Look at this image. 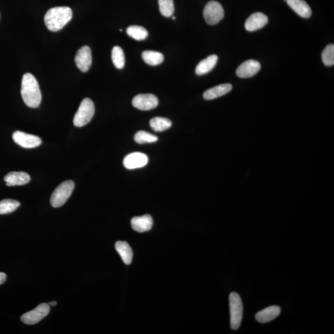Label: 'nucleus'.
Wrapping results in <instances>:
<instances>
[{
  "label": "nucleus",
  "mask_w": 334,
  "mask_h": 334,
  "mask_svg": "<svg viewBox=\"0 0 334 334\" xmlns=\"http://www.w3.org/2000/svg\"><path fill=\"white\" fill-rule=\"evenodd\" d=\"M21 96L24 103L30 108H37L42 101V94L37 80L30 73L25 74L22 79Z\"/></svg>",
  "instance_id": "1"
},
{
  "label": "nucleus",
  "mask_w": 334,
  "mask_h": 334,
  "mask_svg": "<svg viewBox=\"0 0 334 334\" xmlns=\"http://www.w3.org/2000/svg\"><path fill=\"white\" fill-rule=\"evenodd\" d=\"M73 12L70 8H52L45 14L44 21L46 27L52 32H57L64 27L72 19Z\"/></svg>",
  "instance_id": "2"
},
{
  "label": "nucleus",
  "mask_w": 334,
  "mask_h": 334,
  "mask_svg": "<svg viewBox=\"0 0 334 334\" xmlns=\"http://www.w3.org/2000/svg\"><path fill=\"white\" fill-rule=\"evenodd\" d=\"M95 113V107L93 102L89 98H85L81 102L78 111L74 115L73 123L77 127H82L89 123L92 119Z\"/></svg>",
  "instance_id": "3"
},
{
  "label": "nucleus",
  "mask_w": 334,
  "mask_h": 334,
  "mask_svg": "<svg viewBox=\"0 0 334 334\" xmlns=\"http://www.w3.org/2000/svg\"><path fill=\"white\" fill-rule=\"evenodd\" d=\"M230 303V325L233 330L238 329L243 319V303L241 298L236 292H231L229 296Z\"/></svg>",
  "instance_id": "4"
},
{
  "label": "nucleus",
  "mask_w": 334,
  "mask_h": 334,
  "mask_svg": "<svg viewBox=\"0 0 334 334\" xmlns=\"http://www.w3.org/2000/svg\"><path fill=\"white\" fill-rule=\"evenodd\" d=\"M74 188V183L73 181H65L61 183L52 193L51 198L52 206L55 208L62 206L71 197Z\"/></svg>",
  "instance_id": "5"
},
{
  "label": "nucleus",
  "mask_w": 334,
  "mask_h": 334,
  "mask_svg": "<svg viewBox=\"0 0 334 334\" xmlns=\"http://www.w3.org/2000/svg\"><path fill=\"white\" fill-rule=\"evenodd\" d=\"M203 16L208 24H217L224 17V10L219 2H209L204 8Z\"/></svg>",
  "instance_id": "6"
},
{
  "label": "nucleus",
  "mask_w": 334,
  "mask_h": 334,
  "mask_svg": "<svg viewBox=\"0 0 334 334\" xmlns=\"http://www.w3.org/2000/svg\"><path fill=\"white\" fill-rule=\"evenodd\" d=\"M51 310L50 306L46 303H42L34 310L27 312L21 317V321L24 324L32 325L37 324L48 315Z\"/></svg>",
  "instance_id": "7"
},
{
  "label": "nucleus",
  "mask_w": 334,
  "mask_h": 334,
  "mask_svg": "<svg viewBox=\"0 0 334 334\" xmlns=\"http://www.w3.org/2000/svg\"><path fill=\"white\" fill-rule=\"evenodd\" d=\"M13 139L21 147L26 149L37 148L42 144V140L39 137L19 131L14 132Z\"/></svg>",
  "instance_id": "8"
},
{
  "label": "nucleus",
  "mask_w": 334,
  "mask_h": 334,
  "mask_svg": "<svg viewBox=\"0 0 334 334\" xmlns=\"http://www.w3.org/2000/svg\"><path fill=\"white\" fill-rule=\"evenodd\" d=\"M132 106L140 110H150L155 109L159 105V100L152 93L139 94L135 96L132 101Z\"/></svg>",
  "instance_id": "9"
},
{
  "label": "nucleus",
  "mask_w": 334,
  "mask_h": 334,
  "mask_svg": "<svg viewBox=\"0 0 334 334\" xmlns=\"http://www.w3.org/2000/svg\"><path fill=\"white\" fill-rule=\"evenodd\" d=\"M261 64L257 61L249 60L240 65L237 68L236 75L241 78H249L258 73L261 70Z\"/></svg>",
  "instance_id": "10"
},
{
  "label": "nucleus",
  "mask_w": 334,
  "mask_h": 334,
  "mask_svg": "<svg viewBox=\"0 0 334 334\" xmlns=\"http://www.w3.org/2000/svg\"><path fill=\"white\" fill-rule=\"evenodd\" d=\"M92 53L88 46H82L77 52L75 57V63L80 70L87 72L92 65Z\"/></svg>",
  "instance_id": "11"
},
{
  "label": "nucleus",
  "mask_w": 334,
  "mask_h": 334,
  "mask_svg": "<svg viewBox=\"0 0 334 334\" xmlns=\"http://www.w3.org/2000/svg\"><path fill=\"white\" fill-rule=\"evenodd\" d=\"M148 157L141 153L128 154L123 160V165L127 169L132 170L142 168L148 164Z\"/></svg>",
  "instance_id": "12"
},
{
  "label": "nucleus",
  "mask_w": 334,
  "mask_h": 334,
  "mask_svg": "<svg viewBox=\"0 0 334 334\" xmlns=\"http://www.w3.org/2000/svg\"><path fill=\"white\" fill-rule=\"evenodd\" d=\"M268 23V18L262 13H255L247 19L245 23V28L250 32L256 31L263 28Z\"/></svg>",
  "instance_id": "13"
},
{
  "label": "nucleus",
  "mask_w": 334,
  "mask_h": 334,
  "mask_svg": "<svg viewBox=\"0 0 334 334\" xmlns=\"http://www.w3.org/2000/svg\"><path fill=\"white\" fill-rule=\"evenodd\" d=\"M7 186H21L29 183L30 177L28 173L24 172H12L5 176Z\"/></svg>",
  "instance_id": "14"
},
{
  "label": "nucleus",
  "mask_w": 334,
  "mask_h": 334,
  "mask_svg": "<svg viewBox=\"0 0 334 334\" xmlns=\"http://www.w3.org/2000/svg\"><path fill=\"white\" fill-rule=\"evenodd\" d=\"M153 225V218L150 215L135 217L131 220V226L134 230L143 233L150 231Z\"/></svg>",
  "instance_id": "15"
},
{
  "label": "nucleus",
  "mask_w": 334,
  "mask_h": 334,
  "mask_svg": "<svg viewBox=\"0 0 334 334\" xmlns=\"http://www.w3.org/2000/svg\"><path fill=\"white\" fill-rule=\"evenodd\" d=\"M281 309L278 306H271L259 311L256 314L257 321L260 323H267L272 321L280 315Z\"/></svg>",
  "instance_id": "16"
},
{
  "label": "nucleus",
  "mask_w": 334,
  "mask_h": 334,
  "mask_svg": "<svg viewBox=\"0 0 334 334\" xmlns=\"http://www.w3.org/2000/svg\"><path fill=\"white\" fill-rule=\"evenodd\" d=\"M287 4L301 17L309 18L312 12L310 6L304 0H286Z\"/></svg>",
  "instance_id": "17"
},
{
  "label": "nucleus",
  "mask_w": 334,
  "mask_h": 334,
  "mask_svg": "<svg viewBox=\"0 0 334 334\" xmlns=\"http://www.w3.org/2000/svg\"><path fill=\"white\" fill-rule=\"evenodd\" d=\"M231 89H232V85L231 84H220L206 90L204 93L203 97L206 100H213L227 94Z\"/></svg>",
  "instance_id": "18"
},
{
  "label": "nucleus",
  "mask_w": 334,
  "mask_h": 334,
  "mask_svg": "<svg viewBox=\"0 0 334 334\" xmlns=\"http://www.w3.org/2000/svg\"><path fill=\"white\" fill-rule=\"evenodd\" d=\"M218 61V57L215 55H212L207 57L199 63L196 68V73L199 76L204 75L209 73L213 70L216 65Z\"/></svg>",
  "instance_id": "19"
},
{
  "label": "nucleus",
  "mask_w": 334,
  "mask_h": 334,
  "mask_svg": "<svg viewBox=\"0 0 334 334\" xmlns=\"http://www.w3.org/2000/svg\"><path fill=\"white\" fill-rule=\"evenodd\" d=\"M115 249L122 259L124 263L129 265L131 263L133 253L128 244L125 242L118 241L115 244Z\"/></svg>",
  "instance_id": "20"
},
{
  "label": "nucleus",
  "mask_w": 334,
  "mask_h": 334,
  "mask_svg": "<svg viewBox=\"0 0 334 334\" xmlns=\"http://www.w3.org/2000/svg\"><path fill=\"white\" fill-rule=\"evenodd\" d=\"M142 59L148 65L150 66H157L164 62V55L160 52L146 51L142 54Z\"/></svg>",
  "instance_id": "21"
},
{
  "label": "nucleus",
  "mask_w": 334,
  "mask_h": 334,
  "mask_svg": "<svg viewBox=\"0 0 334 334\" xmlns=\"http://www.w3.org/2000/svg\"><path fill=\"white\" fill-rule=\"evenodd\" d=\"M172 123L169 119L163 117H155L150 121L151 128L156 132H162L169 129Z\"/></svg>",
  "instance_id": "22"
},
{
  "label": "nucleus",
  "mask_w": 334,
  "mask_h": 334,
  "mask_svg": "<svg viewBox=\"0 0 334 334\" xmlns=\"http://www.w3.org/2000/svg\"><path fill=\"white\" fill-rule=\"evenodd\" d=\"M126 33L129 37L138 41L145 40L148 36V30L145 27L139 26L128 27L126 29Z\"/></svg>",
  "instance_id": "23"
},
{
  "label": "nucleus",
  "mask_w": 334,
  "mask_h": 334,
  "mask_svg": "<svg viewBox=\"0 0 334 334\" xmlns=\"http://www.w3.org/2000/svg\"><path fill=\"white\" fill-rule=\"evenodd\" d=\"M112 59L115 67L122 69L125 66V58L123 50L120 46H115L112 50Z\"/></svg>",
  "instance_id": "24"
},
{
  "label": "nucleus",
  "mask_w": 334,
  "mask_h": 334,
  "mask_svg": "<svg viewBox=\"0 0 334 334\" xmlns=\"http://www.w3.org/2000/svg\"><path fill=\"white\" fill-rule=\"evenodd\" d=\"M20 203L18 201L10 200H4L0 201V214H7L12 213L17 209Z\"/></svg>",
  "instance_id": "25"
},
{
  "label": "nucleus",
  "mask_w": 334,
  "mask_h": 334,
  "mask_svg": "<svg viewBox=\"0 0 334 334\" xmlns=\"http://www.w3.org/2000/svg\"><path fill=\"white\" fill-rule=\"evenodd\" d=\"M160 12L165 17L169 18L173 15L175 7L173 0H159Z\"/></svg>",
  "instance_id": "26"
},
{
  "label": "nucleus",
  "mask_w": 334,
  "mask_h": 334,
  "mask_svg": "<svg viewBox=\"0 0 334 334\" xmlns=\"http://www.w3.org/2000/svg\"><path fill=\"white\" fill-rule=\"evenodd\" d=\"M134 140L138 144L153 143L158 140V137L150 132L140 131L135 134Z\"/></svg>",
  "instance_id": "27"
},
{
  "label": "nucleus",
  "mask_w": 334,
  "mask_h": 334,
  "mask_svg": "<svg viewBox=\"0 0 334 334\" xmlns=\"http://www.w3.org/2000/svg\"><path fill=\"white\" fill-rule=\"evenodd\" d=\"M322 60L325 66L334 65V45L330 44L325 47L322 54Z\"/></svg>",
  "instance_id": "28"
},
{
  "label": "nucleus",
  "mask_w": 334,
  "mask_h": 334,
  "mask_svg": "<svg viewBox=\"0 0 334 334\" xmlns=\"http://www.w3.org/2000/svg\"><path fill=\"white\" fill-rule=\"evenodd\" d=\"M7 280V275L5 273L0 272V285L4 283Z\"/></svg>",
  "instance_id": "29"
},
{
  "label": "nucleus",
  "mask_w": 334,
  "mask_h": 334,
  "mask_svg": "<svg viewBox=\"0 0 334 334\" xmlns=\"http://www.w3.org/2000/svg\"><path fill=\"white\" fill-rule=\"evenodd\" d=\"M57 304V302H55V301H54V302H51V303H49V305H51V306H56Z\"/></svg>",
  "instance_id": "30"
},
{
  "label": "nucleus",
  "mask_w": 334,
  "mask_h": 334,
  "mask_svg": "<svg viewBox=\"0 0 334 334\" xmlns=\"http://www.w3.org/2000/svg\"><path fill=\"white\" fill-rule=\"evenodd\" d=\"M172 19H173V20H175V16H173Z\"/></svg>",
  "instance_id": "31"
}]
</instances>
